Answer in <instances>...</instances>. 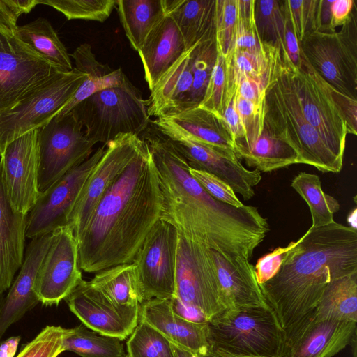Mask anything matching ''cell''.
<instances>
[{
  "mask_svg": "<svg viewBox=\"0 0 357 357\" xmlns=\"http://www.w3.org/2000/svg\"><path fill=\"white\" fill-rule=\"evenodd\" d=\"M141 138L152 154L162 197L161 218L178 236L226 257H252L269 231L252 206L235 207L211 196L190 174L189 164L169 139L150 122Z\"/></svg>",
  "mask_w": 357,
  "mask_h": 357,
  "instance_id": "cell-1",
  "label": "cell"
},
{
  "mask_svg": "<svg viewBox=\"0 0 357 357\" xmlns=\"http://www.w3.org/2000/svg\"><path fill=\"white\" fill-rule=\"evenodd\" d=\"M162 212L158 170L145 142L75 236L80 269L96 273L132 263Z\"/></svg>",
  "mask_w": 357,
  "mask_h": 357,
  "instance_id": "cell-2",
  "label": "cell"
},
{
  "mask_svg": "<svg viewBox=\"0 0 357 357\" xmlns=\"http://www.w3.org/2000/svg\"><path fill=\"white\" fill-rule=\"evenodd\" d=\"M281 266L260 284L284 331L316 310L331 280L357 272V231L336 222L289 243Z\"/></svg>",
  "mask_w": 357,
  "mask_h": 357,
  "instance_id": "cell-3",
  "label": "cell"
},
{
  "mask_svg": "<svg viewBox=\"0 0 357 357\" xmlns=\"http://www.w3.org/2000/svg\"><path fill=\"white\" fill-rule=\"evenodd\" d=\"M294 66L287 54L273 46L264 80V126L294 149L298 164L312 166L321 172L338 173L343 161L328 149L303 114Z\"/></svg>",
  "mask_w": 357,
  "mask_h": 357,
  "instance_id": "cell-4",
  "label": "cell"
},
{
  "mask_svg": "<svg viewBox=\"0 0 357 357\" xmlns=\"http://www.w3.org/2000/svg\"><path fill=\"white\" fill-rule=\"evenodd\" d=\"M210 347L235 356L280 357L284 331L268 306L226 310L207 322Z\"/></svg>",
  "mask_w": 357,
  "mask_h": 357,
  "instance_id": "cell-5",
  "label": "cell"
},
{
  "mask_svg": "<svg viewBox=\"0 0 357 357\" xmlns=\"http://www.w3.org/2000/svg\"><path fill=\"white\" fill-rule=\"evenodd\" d=\"M71 112L96 144H107L121 134L139 137L151 121L147 100L129 80L122 86L95 93Z\"/></svg>",
  "mask_w": 357,
  "mask_h": 357,
  "instance_id": "cell-6",
  "label": "cell"
},
{
  "mask_svg": "<svg viewBox=\"0 0 357 357\" xmlns=\"http://www.w3.org/2000/svg\"><path fill=\"white\" fill-rule=\"evenodd\" d=\"M85 77L86 74L75 68L67 72L56 71L12 107L0 111V157L10 142L53 119Z\"/></svg>",
  "mask_w": 357,
  "mask_h": 357,
  "instance_id": "cell-7",
  "label": "cell"
},
{
  "mask_svg": "<svg viewBox=\"0 0 357 357\" xmlns=\"http://www.w3.org/2000/svg\"><path fill=\"white\" fill-rule=\"evenodd\" d=\"M299 45L307 61L324 80L357 100L356 6L340 31L326 29L310 32Z\"/></svg>",
  "mask_w": 357,
  "mask_h": 357,
  "instance_id": "cell-8",
  "label": "cell"
},
{
  "mask_svg": "<svg viewBox=\"0 0 357 357\" xmlns=\"http://www.w3.org/2000/svg\"><path fill=\"white\" fill-rule=\"evenodd\" d=\"M96 144L75 114L54 116L38 129V188L41 194L86 160Z\"/></svg>",
  "mask_w": 357,
  "mask_h": 357,
  "instance_id": "cell-9",
  "label": "cell"
},
{
  "mask_svg": "<svg viewBox=\"0 0 357 357\" xmlns=\"http://www.w3.org/2000/svg\"><path fill=\"white\" fill-rule=\"evenodd\" d=\"M174 298L206 322L225 310L211 250L180 236Z\"/></svg>",
  "mask_w": 357,
  "mask_h": 357,
  "instance_id": "cell-10",
  "label": "cell"
},
{
  "mask_svg": "<svg viewBox=\"0 0 357 357\" xmlns=\"http://www.w3.org/2000/svg\"><path fill=\"white\" fill-rule=\"evenodd\" d=\"M178 238L176 227L160 218L138 250L132 263L142 303L175 297Z\"/></svg>",
  "mask_w": 357,
  "mask_h": 357,
  "instance_id": "cell-11",
  "label": "cell"
},
{
  "mask_svg": "<svg viewBox=\"0 0 357 357\" xmlns=\"http://www.w3.org/2000/svg\"><path fill=\"white\" fill-rule=\"evenodd\" d=\"M302 54V52H301ZM294 79L303 114L328 149L343 161L347 128L331 94V86L312 68L302 54Z\"/></svg>",
  "mask_w": 357,
  "mask_h": 357,
  "instance_id": "cell-12",
  "label": "cell"
},
{
  "mask_svg": "<svg viewBox=\"0 0 357 357\" xmlns=\"http://www.w3.org/2000/svg\"><path fill=\"white\" fill-rule=\"evenodd\" d=\"M151 123L171 140L191 167L220 178L244 199L249 200L255 195L253 188L261 180L260 172L249 170L238 159L231 158L197 141L167 118L156 119Z\"/></svg>",
  "mask_w": 357,
  "mask_h": 357,
  "instance_id": "cell-13",
  "label": "cell"
},
{
  "mask_svg": "<svg viewBox=\"0 0 357 357\" xmlns=\"http://www.w3.org/2000/svg\"><path fill=\"white\" fill-rule=\"evenodd\" d=\"M145 142L133 134H121L107 143L105 151L79 192L67 218L75 236L84 228L109 187L128 165Z\"/></svg>",
  "mask_w": 357,
  "mask_h": 357,
  "instance_id": "cell-14",
  "label": "cell"
},
{
  "mask_svg": "<svg viewBox=\"0 0 357 357\" xmlns=\"http://www.w3.org/2000/svg\"><path fill=\"white\" fill-rule=\"evenodd\" d=\"M107 144L99 146L46 191L41 193L26 217V237L33 239L67 225L69 213Z\"/></svg>",
  "mask_w": 357,
  "mask_h": 357,
  "instance_id": "cell-15",
  "label": "cell"
},
{
  "mask_svg": "<svg viewBox=\"0 0 357 357\" xmlns=\"http://www.w3.org/2000/svg\"><path fill=\"white\" fill-rule=\"evenodd\" d=\"M83 280L78 245L67 225L52 232V240L38 270L34 289L43 305H59Z\"/></svg>",
  "mask_w": 357,
  "mask_h": 357,
  "instance_id": "cell-16",
  "label": "cell"
},
{
  "mask_svg": "<svg viewBox=\"0 0 357 357\" xmlns=\"http://www.w3.org/2000/svg\"><path fill=\"white\" fill-rule=\"evenodd\" d=\"M58 70L15 36L0 33V111L12 107Z\"/></svg>",
  "mask_w": 357,
  "mask_h": 357,
  "instance_id": "cell-17",
  "label": "cell"
},
{
  "mask_svg": "<svg viewBox=\"0 0 357 357\" xmlns=\"http://www.w3.org/2000/svg\"><path fill=\"white\" fill-rule=\"evenodd\" d=\"M356 335V322L318 320L315 310L284 331L280 357H333Z\"/></svg>",
  "mask_w": 357,
  "mask_h": 357,
  "instance_id": "cell-18",
  "label": "cell"
},
{
  "mask_svg": "<svg viewBox=\"0 0 357 357\" xmlns=\"http://www.w3.org/2000/svg\"><path fill=\"white\" fill-rule=\"evenodd\" d=\"M65 300L82 324L100 335L124 340L139 323L140 305H116L84 280Z\"/></svg>",
  "mask_w": 357,
  "mask_h": 357,
  "instance_id": "cell-19",
  "label": "cell"
},
{
  "mask_svg": "<svg viewBox=\"0 0 357 357\" xmlns=\"http://www.w3.org/2000/svg\"><path fill=\"white\" fill-rule=\"evenodd\" d=\"M38 133L31 130L10 142L0 157L3 182L15 211L27 215L40 193L38 188Z\"/></svg>",
  "mask_w": 357,
  "mask_h": 357,
  "instance_id": "cell-20",
  "label": "cell"
},
{
  "mask_svg": "<svg viewBox=\"0 0 357 357\" xmlns=\"http://www.w3.org/2000/svg\"><path fill=\"white\" fill-rule=\"evenodd\" d=\"M139 321L144 322L170 343L204 355L209 349L207 322L188 320L176 312L172 299L152 298L139 305Z\"/></svg>",
  "mask_w": 357,
  "mask_h": 357,
  "instance_id": "cell-21",
  "label": "cell"
},
{
  "mask_svg": "<svg viewBox=\"0 0 357 357\" xmlns=\"http://www.w3.org/2000/svg\"><path fill=\"white\" fill-rule=\"evenodd\" d=\"M52 240V233L31 239L19 273L4 297L0 312V337L40 303L34 289L37 274Z\"/></svg>",
  "mask_w": 357,
  "mask_h": 357,
  "instance_id": "cell-22",
  "label": "cell"
},
{
  "mask_svg": "<svg viewBox=\"0 0 357 357\" xmlns=\"http://www.w3.org/2000/svg\"><path fill=\"white\" fill-rule=\"evenodd\" d=\"M211 255L225 310L269 305L250 260L225 257L212 250Z\"/></svg>",
  "mask_w": 357,
  "mask_h": 357,
  "instance_id": "cell-23",
  "label": "cell"
},
{
  "mask_svg": "<svg viewBox=\"0 0 357 357\" xmlns=\"http://www.w3.org/2000/svg\"><path fill=\"white\" fill-rule=\"evenodd\" d=\"M193 84L192 47L165 73L151 91L148 114L156 119L169 117L190 109Z\"/></svg>",
  "mask_w": 357,
  "mask_h": 357,
  "instance_id": "cell-24",
  "label": "cell"
},
{
  "mask_svg": "<svg viewBox=\"0 0 357 357\" xmlns=\"http://www.w3.org/2000/svg\"><path fill=\"white\" fill-rule=\"evenodd\" d=\"M26 217L10 203L0 162V294L10 287L23 263Z\"/></svg>",
  "mask_w": 357,
  "mask_h": 357,
  "instance_id": "cell-25",
  "label": "cell"
},
{
  "mask_svg": "<svg viewBox=\"0 0 357 357\" xmlns=\"http://www.w3.org/2000/svg\"><path fill=\"white\" fill-rule=\"evenodd\" d=\"M185 52L183 37L176 24L165 14L137 51L150 91Z\"/></svg>",
  "mask_w": 357,
  "mask_h": 357,
  "instance_id": "cell-26",
  "label": "cell"
},
{
  "mask_svg": "<svg viewBox=\"0 0 357 357\" xmlns=\"http://www.w3.org/2000/svg\"><path fill=\"white\" fill-rule=\"evenodd\" d=\"M162 1L165 13L176 24L186 51L197 43L215 40V0Z\"/></svg>",
  "mask_w": 357,
  "mask_h": 357,
  "instance_id": "cell-27",
  "label": "cell"
},
{
  "mask_svg": "<svg viewBox=\"0 0 357 357\" xmlns=\"http://www.w3.org/2000/svg\"><path fill=\"white\" fill-rule=\"evenodd\" d=\"M75 68L86 74V77L74 96L55 116L70 113L79 102L105 89L123 85L129 79L121 68L112 70L96 59L91 45L83 43L73 52Z\"/></svg>",
  "mask_w": 357,
  "mask_h": 357,
  "instance_id": "cell-28",
  "label": "cell"
},
{
  "mask_svg": "<svg viewBox=\"0 0 357 357\" xmlns=\"http://www.w3.org/2000/svg\"><path fill=\"white\" fill-rule=\"evenodd\" d=\"M165 118L197 141L231 158L238 159L231 133L222 117L198 106Z\"/></svg>",
  "mask_w": 357,
  "mask_h": 357,
  "instance_id": "cell-29",
  "label": "cell"
},
{
  "mask_svg": "<svg viewBox=\"0 0 357 357\" xmlns=\"http://www.w3.org/2000/svg\"><path fill=\"white\" fill-rule=\"evenodd\" d=\"M236 157L248 167L268 172L298 164V155L285 142L274 136L264 126L259 137L250 145L234 143Z\"/></svg>",
  "mask_w": 357,
  "mask_h": 357,
  "instance_id": "cell-30",
  "label": "cell"
},
{
  "mask_svg": "<svg viewBox=\"0 0 357 357\" xmlns=\"http://www.w3.org/2000/svg\"><path fill=\"white\" fill-rule=\"evenodd\" d=\"M14 36L58 70L65 72L73 70L66 47L47 19L38 17L18 26Z\"/></svg>",
  "mask_w": 357,
  "mask_h": 357,
  "instance_id": "cell-31",
  "label": "cell"
},
{
  "mask_svg": "<svg viewBox=\"0 0 357 357\" xmlns=\"http://www.w3.org/2000/svg\"><path fill=\"white\" fill-rule=\"evenodd\" d=\"M116 7L125 34L136 51L165 15L162 0H118Z\"/></svg>",
  "mask_w": 357,
  "mask_h": 357,
  "instance_id": "cell-32",
  "label": "cell"
},
{
  "mask_svg": "<svg viewBox=\"0 0 357 357\" xmlns=\"http://www.w3.org/2000/svg\"><path fill=\"white\" fill-rule=\"evenodd\" d=\"M316 317L357 323V272L328 283L316 307Z\"/></svg>",
  "mask_w": 357,
  "mask_h": 357,
  "instance_id": "cell-33",
  "label": "cell"
},
{
  "mask_svg": "<svg viewBox=\"0 0 357 357\" xmlns=\"http://www.w3.org/2000/svg\"><path fill=\"white\" fill-rule=\"evenodd\" d=\"M89 282L116 305L132 307L142 303L135 266L132 262L96 273Z\"/></svg>",
  "mask_w": 357,
  "mask_h": 357,
  "instance_id": "cell-34",
  "label": "cell"
},
{
  "mask_svg": "<svg viewBox=\"0 0 357 357\" xmlns=\"http://www.w3.org/2000/svg\"><path fill=\"white\" fill-rule=\"evenodd\" d=\"M291 186L309 206L312 220L311 227H319L334 222V214L340 210V205L335 197L322 190L317 175L301 172L293 178Z\"/></svg>",
  "mask_w": 357,
  "mask_h": 357,
  "instance_id": "cell-35",
  "label": "cell"
},
{
  "mask_svg": "<svg viewBox=\"0 0 357 357\" xmlns=\"http://www.w3.org/2000/svg\"><path fill=\"white\" fill-rule=\"evenodd\" d=\"M63 351L81 357H126L122 340L100 335L80 324L70 328L63 342Z\"/></svg>",
  "mask_w": 357,
  "mask_h": 357,
  "instance_id": "cell-36",
  "label": "cell"
},
{
  "mask_svg": "<svg viewBox=\"0 0 357 357\" xmlns=\"http://www.w3.org/2000/svg\"><path fill=\"white\" fill-rule=\"evenodd\" d=\"M38 4L51 6L68 20H84L103 22L116 6L114 0H38Z\"/></svg>",
  "mask_w": 357,
  "mask_h": 357,
  "instance_id": "cell-37",
  "label": "cell"
},
{
  "mask_svg": "<svg viewBox=\"0 0 357 357\" xmlns=\"http://www.w3.org/2000/svg\"><path fill=\"white\" fill-rule=\"evenodd\" d=\"M129 337L128 357H174L171 343L144 322L139 321Z\"/></svg>",
  "mask_w": 357,
  "mask_h": 357,
  "instance_id": "cell-38",
  "label": "cell"
},
{
  "mask_svg": "<svg viewBox=\"0 0 357 357\" xmlns=\"http://www.w3.org/2000/svg\"><path fill=\"white\" fill-rule=\"evenodd\" d=\"M192 52L193 84L190 109L198 107L203 99L217 56L215 40L197 43L192 47Z\"/></svg>",
  "mask_w": 357,
  "mask_h": 357,
  "instance_id": "cell-39",
  "label": "cell"
},
{
  "mask_svg": "<svg viewBox=\"0 0 357 357\" xmlns=\"http://www.w3.org/2000/svg\"><path fill=\"white\" fill-rule=\"evenodd\" d=\"M255 17L261 40L278 47L284 24L282 1H255Z\"/></svg>",
  "mask_w": 357,
  "mask_h": 357,
  "instance_id": "cell-40",
  "label": "cell"
},
{
  "mask_svg": "<svg viewBox=\"0 0 357 357\" xmlns=\"http://www.w3.org/2000/svg\"><path fill=\"white\" fill-rule=\"evenodd\" d=\"M237 25L236 0H215L216 51L225 58L234 47Z\"/></svg>",
  "mask_w": 357,
  "mask_h": 357,
  "instance_id": "cell-41",
  "label": "cell"
},
{
  "mask_svg": "<svg viewBox=\"0 0 357 357\" xmlns=\"http://www.w3.org/2000/svg\"><path fill=\"white\" fill-rule=\"evenodd\" d=\"M282 5L299 43L307 33L319 29V0L282 1Z\"/></svg>",
  "mask_w": 357,
  "mask_h": 357,
  "instance_id": "cell-42",
  "label": "cell"
},
{
  "mask_svg": "<svg viewBox=\"0 0 357 357\" xmlns=\"http://www.w3.org/2000/svg\"><path fill=\"white\" fill-rule=\"evenodd\" d=\"M255 6V0H236L237 25L233 50H259L264 46L257 29Z\"/></svg>",
  "mask_w": 357,
  "mask_h": 357,
  "instance_id": "cell-43",
  "label": "cell"
},
{
  "mask_svg": "<svg viewBox=\"0 0 357 357\" xmlns=\"http://www.w3.org/2000/svg\"><path fill=\"white\" fill-rule=\"evenodd\" d=\"M70 328L47 326L29 343L16 357H57L63 351V342Z\"/></svg>",
  "mask_w": 357,
  "mask_h": 357,
  "instance_id": "cell-44",
  "label": "cell"
},
{
  "mask_svg": "<svg viewBox=\"0 0 357 357\" xmlns=\"http://www.w3.org/2000/svg\"><path fill=\"white\" fill-rule=\"evenodd\" d=\"M226 86L225 58L217 53L203 99L199 106L222 117Z\"/></svg>",
  "mask_w": 357,
  "mask_h": 357,
  "instance_id": "cell-45",
  "label": "cell"
},
{
  "mask_svg": "<svg viewBox=\"0 0 357 357\" xmlns=\"http://www.w3.org/2000/svg\"><path fill=\"white\" fill-rule=\"evenodd\" d=\"M236 108L245 132L243 139L235 141L244 145H250L261 135L264 123V104L258 105L240 97L236 93Z\"/></svg>",
  "mask_w": 357,
  "mask_h": 357,
  "instance_id": "cell-46",
  "label": "cell"
},
{
  "mask_svg": "<svg viewBox=\"0 0 357 357\" xmlns=\"http://www.w3.org/2000/svg\"><path fill=\"white\" fill-rule=\"evenodd\" d=\"M189 172L202 188L215 199L235 207L243 205L232 188L220 178L190 166Z\"/></svg>",
  "mask_w": 357,
  "mask_h": 357,
  "instance_id": "cell-47",
  "label": "cell"
},
{
  "mask_svg": "<svg viewBox=\"0 0 357 357\" xmlns=\"http://www.w3.org/2000/svg\"><path fill=\"white\" fill-rule=\"evenodd\" d=\"M38 4V0H0V33L14 36L19 17Z\"/></svg>",
  "mask_w": 357,
  "mask_h": 357,
  "instance_id": "cell-48",
  "label": "cell"
},
{
  "mask_svg": "<svg viewBox=\"0 0 357 357\" xmlns=\"http://www.w3.org/2000/svg\"><path fill=\"white\" fill-rule=\"evenodd\" d=\"M289 248V245L278 247L257 261L255 270L259 284L265 283L276 275Z\"/></svg>",
  "mask_w": 357,
  "mask_h": 357,
  "instance_id": "cell-49",
  "label": "cell"
},
{
  "mask_svg": "<svg viewBox=\"0 0 357 357\" xmlns=\"http://www.w3.org/2000/svg\"><path fill=\"white\" fill-rule=\"evenodd\" d=\"M331 94L344 121L347 134L356 135L357 100L348 97L332 86Z\"/></svg>",
  "mask_w": 357,
  "mask_h": 357,
  "instance_id": "cell-50",
  "label": "cell"
},
{
  "mask_svg": "<svg viewBox=\"0 0 357 357\" xmlns=\"http://www.w3.org/2000/svg\"><path fill=\"white\" fill-rule=\"evenodd\" d=\"M236 91L225 99L222 114V118L231 133L234 142L245 138L244 129L236 108Z\"/></svg>",
  "mask_w": 357,
  "mask_h": 357,
  "instance_id": "cell-51",
  "label": "cell"
},
{
  "mask_svg": "<svg viewBox=\"0 0 357 357\" xmlns=\"http://www.w3.org/2000/svg\"><path fill=\"white\" fill-rule=\"evenodd\" d=\"M238 96L255 104L265 102V84L246 76H241L237 80Z\"/></svg>",
  "mask_w": 357,
  "mask_h": 357,
  "instance_id": "cell-52",
  "label": "cell"
},
{
  "mask_svg": "<svg viewBox=\"0 0 357 357\" xmlns=\"http://www.w3.org/2000/svg\"><path fill=\"white\" fill-rule=\"evenodd\" d=\"M353 0H335L331 4L330 27L336 29L343 25L349 18L354 6Z\"/></svg>",
  "mask_w": 357,
  "mask_h": 357,
  "instance_id": "cell-53",
  "label": "cell"
},
{
  "mask_svg": "<svg viewBox=\"0 0 357 357\" xmlns=\"http://www.w3.org/2000/svg\"><path fill=\"white\" fill-rule=\"evenodd\" d=\"M20 336H13L0 342V357H14L20 342Z\"/></svg>",
  "mask_w": 357,
  "mask_h": 357,
  "instance_id": "cell-54",
  "label": "cell"
},
{
  "mask_svg": "<svg viewBox=\"0 0 357 357\" xmlns=\"http://www.w3.org/2000/svg\"><path fill=\"white\" fill-rule=\"evenodd\" d=\"M174 357H202L201 355L194 354L191 351L178 347L171 343Z\"/></svg>",
  "mask_w": 357,
  "mask_h": 357,
  "instance_id": "cell-55",
  "label": "cell"
},
{
  "mask_svg": "<svg viewBox=\"0 0 357 357\" xmlns=\"http://www.w3.org/2000/svg\"><path fill=\"white\" fill-rule=\"evenodd\" d=\"M202 357H245L241 356H235L229 354L224 353L220 351H218L215 349L209 347L207 352L202 356Z\"/></svg>",
  "mask_w": 357,
  "mask_h": 357,
  "instance_id": "cell-56",
  "label": "cell"
},
{
  "mask_svg": "<svg viewBox=\"0 0 357 357\" xmlns=\"http://www.w3.org/2000/svg\"><path fill=\"white\" fill-rule=\"evenodd\" d=\"M348 222L350 224V227L356 229V209L355 208L354 211L348 217Z\"/></svg>",
  "mask_w": 357,
  "mask_h": 357,
  "instance_id": "cell-57",
  "label": "cell"
},
{
  "mask_svg": "<svg viewBox=\"0 0 357 357\" xmlns=\"http://www.w3.org/2000/svg\"><path fill=\"white\" fill-rule=\"evenodd\" d=\"M351 346L352 347L353 357H357V337H356L352 341Z\"/></svg>",
  "mask_w": 357,
  "mask_h": 357,
  "instance_id": "cell-58",
  "label": "cell"
},
{
  "mask_svg": "<svg viewBox=\"0 0 357 357\" xmlns=\"http://www.w3.org/2000/svg\"><path fill=\"white\" fill-rule=\"evenodd\" d=\"M4 297H5V296L3 295V294H0V312H1V306L3 304V300H4Z\"/></svg>",
  "mask_w": 357,
  "mask_h": 357,
  "instance_id": "cell-59",
  "label": "cell"
},
{
  "mask_svg": "<svg viewBox=\"0 0 357 357\" xmlns=\"http://www.w3.org/2000/svg\"><path fill=\"white\" fill-rule=\"evenodd\" d=\"M126 357H128V356L127 355V354H126Z\"/></svg>",
  "mask_w": 357,
  "mask_h": 357,
  "instance_id": "cell-60",
  "label": "cell"
},
{
  "mask_svg": "<svg viewBox=\"0 0 357 357\" xmlns=\"http://www.w3.org/2000/svg\"><path fill=\"white\" fill-rule=\"evenodd\" d=\"M1 338L0 337V342H1Z\"/></svg>",
  "mask_w": 357,
  "mask_h": 357,
  "instance_id": "cell-61",
  "label": "cell"
}]
</instances>
